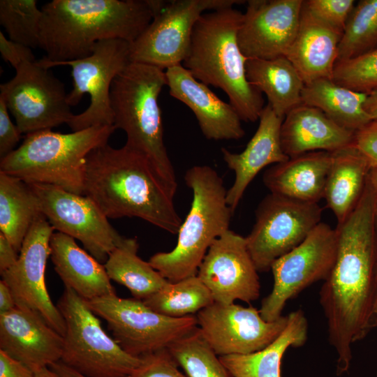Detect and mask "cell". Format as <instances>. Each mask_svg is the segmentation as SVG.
Returning a JSON list of instances; mask_svg holds the SVG:
<instances>
[{
  "instance_id": "ba28073f",
  "label": "cell",
  "mask_w": 377,
  "mask_h": 377,
  "mask_svg": "<svg viewBox=\"0 0 377 377\" xmlns=\"http://www.w3.org/2000/svg\"><path fill=\"white\" fill-rule=\"evenodd\" d=\"M57 306L66 323L61 360L85 377H126L141 364V357L124 351L103 329L87 301L69 288Z\"/></svg>"
},
{
  "instance_id": "ab89813d",
  "label": "cell",
  "mask_w": 377,
  "mask_h": 377,
  "mask_svg": "<svg viewBox=\"0 0 377 377\" xmlns=\"http://www.w3.org/2000/svg\"><path fill=\"white\" fill-rule=\"evenodd\" d=\"M4 99L0 96V159L10 154L21 138V133L12 122Z\"/></svg>"
},
{
  "instance_id": "7dc6e473",
  "label": "cell",
  "mask_w": 377,
  "mask_h": 377,
  "mask_svg": "<svg viewBox=\"0 0 377 377\" xmlns=\"http://www.w3.org/2000/svg\"><path fill=\"white\" fill-rule=\"evenodd\" d=\"M364 108L372 120L377 121V89L367 94Z\"/></svg>"
},
{
  "instance_id": "1f68e13d",
  "label": "cell",
  "mask_w": 377,
  "mask_h": 377,
  "mask_svg": "<svg viewBox=\"0 0 377 377\" xmlns=\"http://www.w3.org/2000/svg\"><path fill=\"white\" fill-rule=\"evenodd\" d=\"M136 238H126L110 253L104 264L110 280L126 287L135 299L145 300L168 281L138 255Z\"/></svg>"
},
{
  "instance_id": "9c48e42d",
  "label": "cell",
  "mask_w": 377,
  "mask_h": 377,
  "mask_svg": "<svg viewBox=\"0 0 377 377\" xmlns=\"http://www.w3.org/2000/svg\"><path fill=\"white\" fill-rule=\"evenodd\" d=\"M87 303L97 316L106 321L121 348L137 357L168 348L198 327L196 316H165L134 297L121 298L114 294Z\"/></svg>"
},
{
  "instance_id": "f5cc1de1",
  "label": "cell",
  "mask_w": 377,
  "mask_h": 377,
  "mask_svg": "<svg viewBox=\"0 0 377 377\" xmlns=\"http://www.w3.org/2000/svg\"><path fill=\"white\" fill-rule=\"evenodd\" d=\"M375 377H377V371H376V376H375Z\"/></svg>"
},
{
  "instance_id": "d4e9b609",
  "label": "cell",
  "mask_w": 377,
  "mask_h": 377,
  "mask_svg": "<svg viewBox=\"0 0 377 377\" xmlns=\"http://www.w3.org/2000/svg\"><path fill=\"white\" fill-rule=\"evenodd\" d=\"M50 246L51 260L64 287L87 301L116 294L104 265L81 249L75 239L54 232Z\"/></svg>"
},
{
  "instance_id": "cb8c5ba5",
  "label": "cell",
  "mask_w": 377,
  "mask_h": 377,
  "mask_svg": "<svg viewBox=\"0 0 377 377\" xmlns=\"http://www.w3.org/2000/svg\"><path fill=\"white\" fill-rule=\"evenodd\" d=\"M354 135L319 109L301 104L285 116L281 143L283 152L290 158L311 151H334L352 143Z\"/></svg>"
},
{
  "instance_id": "30bf717a",
  "label": "cell",
  "mask_w": 377,
  "mask_h": 377,
  "mask_svg": "<svg viewBox=\"0 0 377 377\" xmlns=\"http://www.w3.org/2000/svg\"><path fill=\"white\" fill-rule=\"evenodd\" d=\"M130 43L120 39L98 41L92 53L82 59L51 61L45 57L38 60L41 66H71L73 89L68 93L69 105L79 103L85 94L90 96L88 108L74 114L67 124L75 132L96 126L113 125L110 105V88L114 79L130 64Z\"/></svg>"
},
{
  "instance_id": "8d00e7d4",
  "label": "cell",
  "mask_w": 377,
  "mask_h": 377,
  "mask_svg": "<svg viewBox=\"0 0 377 377\" xmlns=\"http://www.w3.org/2000/svg\"><path fill=\"white\" fill-rule=\"evenodd\" d=\"M332 80L364 94L377 89V48L353 59L337 61Z\"/></svg>"
},
{
  "instance_id": "4316f807",
  "label": "cell",
  "mask_w": 377,
  "mask_h": 377,
  "mask_svg": "<svg viewBox=\"0 0 377 377\" xmlns=\"http://www.w3.org/2000/svg\"><path fill=\"white\" fill-rule=\"evenodd\" d=\"M371 167L353 142L332 151L323 198L342 223L355 207L364 189Z\"/></svg>"
},
{
  "instance_id": "681fc988",
  "label": "cell",
  "mask_w": 377,
  "mask_h": 377,
  "mask_svg": "<svg viewBox=\"0 0 377 377\" xmlns=\"http://www.w3.org/2000/svg\"><path fill=\"white\" fill-rule=\"evenodd\" d=\"M34 377H60L50 367H44L34 371Z\"/></svg>"
},
{
  "instance_id": "3957f363",
  "label": "cell",
  "mask_w": 377,
  "mask_h": 377,
  "mask_svg": "<svg viewBox=\"0 0 377 377\" xmlns=\"http://www.w3.org/2000/svg\"><path fill=\"white\" fill-rule=\"evenodd\" d=\"M41 10L39 47L54 62L84 58L103 40L131 43L154 17L149 0H52Z\"/></svg>"
},
{
  "instance_id": "f35d334b",
  "label": "cell",
  "mask_w": 377,
  "mask_h": 377,
  "mask_svg": "<svg viewBox=\"0 0 377 377\" xmlns=\"http://www.w3.org/2000/svg\"><path fill=\"white\" fill-rule=\"evenodd\" d=\"M140 365L126 377H187L179 369L168 348L141 357Z\"/></svg>"
},
{
  "instance_id": "7a4b0ae2",
  "label": "cell",
  "mask_w": 377,
  "mask_h": 377,
  "mask_svg": "<svg viewBox=\"0 0 377 377\" xmlns=\"http://www.w3.org/2000/svg\"><path fill=\"white\" fill-rule=\"evenodd\" d=\"M84 171V195L107 218L137 217L177 234L182 221L174 196L142 154L125 145L106 144L88 154Z\"/></svg>"
},
{
  "instance_id": "ee69618b",
  "label": "cell",
  "mask_w": 377,
  "mask_h": 377,
  "mask_svg": "<svg viewBox=\"0 0 377 377\" xmlns=\"http://www.w3.org/2000/svg\"><path fill=\"white\" fill-rule=\"evenodd\" d=\"M18 253L6 237L0 232V273L15 264L19 258Z\"/></svg>"
},
{
  "instance_id": "6da1fadb",
  "label": "cell",
  "mask_w": 377,
  "mask_h": 377,
  "mask_svg": "<svg viewBox=\"0 0 377 377\" xmlns=\"http://www.w3.org/2000/svg\"><path fill=\"white\" fill-rule=\"evenodd\" d=\"M376 198L368 176L355 207L335 228L336 260L319 293L328 340L337 355V375L350 367L352 345L372 330Z\"/></svg>"
},
{
  "instance_id": "7402d4cb",
  "label": "cell",
  "mask_w": 377,
  "mask_h": 377,
  "mask_svg": "<svg viewBox=\"0 0 377 377\" xmlns=\"http://www.w3.org/2000/svg\"><path fill=\"white\" fill-rule=\"evenodd\" d=\"M283 119L277 116L267 103L260 113L258 128L244 151L233 153L224 147L221 149L224 162L235 176L226 194L227 202L233 212L248 186L262 169L289 158L281 143Z\"/></svg>"
},
{
  "instance_id": "603a6c76",
  "label": "cell",
  "mask_w": 377,
  "mask_h": 377,
  "mask_svg": "<svg viewBox=\"0 0 377 377\" xmlns=\"http://www.w3.org/2000/svg\"><path fill=\"white\" fill-rule=\"evenodd\" d=\"M341 36L313 15L303 3L297 34L286 57L305 84L321 78L332 80Z\"/></svg>"
},
{
  "instance_id": "836d02e7",
  "label": "cell",
  "mask_w": 377,
  "mask_h": 377,
  "mask_svg": "<svg viewBox=\"0 0 377 377\" xmlns=\"http://www.w3.org/2000/svg\"><path fill=\"white\" fill-rule=\"evenodd\" d=\"M377 48V0L353 7L338 46L337 61L353 59Z\"/></svg>"
},
{
  "instance_id": "5b68a950",
  "label": "cell",
  "mask_w": 377,
  "mask_h": 377,
  "mask_svg": "<svg viewBox=\"0 0 377 377\" xmlns=\"http://www.w3.org/2000/svg\"><path fill=\"white\" fill-rule=\"evenodd\" d=\"M167 85L165 71L141 63L130 64L113 80L110 105L113 126L126 135L125 145L142 154L175 196L177 182L163 140L158 96Z\"/></svg>"
},
{
  "instance_id": "d590c367",
  "label": "cell",
  "mask_w": 377,
  "mask_h": 377,
  "mask_svg": "<svg viewBox=\"0 0 377 377\" xmlns=\"http://www.w3.org/2000/svg\"><path fill=\"white\" fill-rule=\"evenodd\" d=\"M42 17L36 0L0 1V24L13 42L39 47Z\"/></svg>"
},
{
  "instance_id": "4dcf8cb0",
  "label": "cell",
  "mask_w": 377,
  "mask_h": 377,
  "mask_svg": "<svg viewBox=\"0 0 377 377\" xmlns=\"http://www.w3.org/2000/svg\"><path fill=\"white\" fill-rule=\"evenodd\" d=\"M367 96L321 78L304 84L302 101L319 109L340 126L356 132L372 121L364 108Z\"/></svg>"
},
{
  "instance_id": "2e32d148",
  "label": "cell",
  "mask_w": 377,
  "mask_h": 377,
  "mask_svg": "<svg viewBox=\"0 0 377 377\" xmlns=\"http://www.w3.org/2000/svg\"><path fill=\"white\" fill-rule=\"evenodd\" d=\"M202 337L219 356L258 351L275 340L288 323V315L268 322L259 309L235 303L214 302L196 314Z\"/></svg>"
},
{
  "instance_id": "d6986e66",
  "label": "cell",
  "mask_w": 377,
  "mask_h": 377,
  "mask_svg": "<svg viewBox=\"0 0 377 377\" xmlns=\"http://www.w3.org/2000/svg\"><path fill=\"white\" fill-rule=\"evenodd\" d=\"M303 0H251L237 33L247 59L286 57L297 34Z\"/></svg>"
},
{
  "instance_id": "52a82bcc",
  "label": "cell",
  "mask_w": 377,
  "mask_h": 377,
  "mask_svg": "<svg viewBox=\"0 0 377 377\" xmlns=\"http://www.w3.org/2000/svg\"><path fill=\"white\" fill-rule=\"evenodd\" d=\"M113 125L96 126L70 133L51 129L26 135L20 146L1 159L0 172L27 183L44 184L84 195L86 158L108 144Z\"/></svg>"
},
{
  "instance_id": "484cf974",
  "label": "cell",
  "mask_w": 377,
  "mask_h": 377,
  "mask_svg": "<svg viewBox=\"0 0 377 377\" xmlns=\"http://www.w3.org/2000/svg\"><path fill=\"white\" fill-rule=\"evenodd\" d=\"M332 152L316 151L272 165L263 174L265 186L272 193L316 202L323 198Z\"/></svg>"
},
{
  "instance_id": "83f0119b",
  "label": "cell",
  "mask_w": 377,
  "mask_h": 377,
  "mask_svg": "<svg viewBox=\"0 0 377 377\" xmlns=\"http://www.w3.org/2000/svg\"><path fill=\"white\" fill-rule=\"evenodd\" d=\"M309 325L302 310L288 315V323L279 334L264 348L249 354L219 356L232 377H281V360L290 347L304 346Z\"/></svg>"
},
{
  "instance_id": "277c9868",
  "label": "cell",
  "mask_w": 377,
  "mask_h": 377,
  "mask_svg": "<svg viewBox=\"0 0 377 377\" xmlns=\"http://www.w3.org/2000/svg\"><path fill=\"white\" fill-rule=\"evenodd\" d=\"M244 13L229 7L203 13L193 30L190 48L182 66L198 81L221 89L242 121L259 119L264 99L247 80V59L237 33Z\"/></svg>"
},
{
  "instance_id": "f1b7e54d",
  "label": "cell",
  "mask_w": 377,
  "mask_h": 377,
  "mask_svg": "<svg viewBox=\"0 0 377 377\" xmlns=\"http://www.w3.org/2000/svg\"><path fill=\"white\" fill-rule=\"evenodd\" d=\"M246 71L249 83L266 95L268 104L277 116L284 118L302 104V93L305 84L286 57L249 59Z\"/></svg>"
},
{
  "instance_id": "60d3db41",
  "label": "cell",
  "mask_w": 377,
  "mask_h": 377,
  "mask_svg": "<svg viewBox=\"0 0 377 377\" xmlns=\"http://www.w3.org/2000/svg\"><path fill=\"white\" fill-rule=\"evenodd\" d=\"M353 142L367 158L371 169L377 168V121L372 120L355 132Z\"/></svg>"
},
{
  "instance_id": "bcb514c9",
  "label": "cell",
  "mask_w": 377,
  "mask_h": 377,
  "mask_svg": "<svg viewBox=\"0 0 377 377\" xmlns=\"http://www.w3.org/2000/svg\"><path fill=\"white\" fill-rule=\"evenodd\" d=\"M375 237V264H374V297L371 316L370 325L371 330L377 327V215L374 223Z\"/></svg>"
},
{
  "instance_id": "5bb4252c",
  "label": "cell",
  "mask_w": 377,
  "mask_h": 377,
  "mask_svg": "<svg viewBox=\"0 0 377 377\" xmlns=\"http://www.w3.org/2000/svg\"><path fill=\"white\" fill-rule=\"evenodd\" d=\"M15 75L0 85L2 97L21 133L52 129L74 115L62 82L38 60L25 62Z\"/></svg>"
},
{
  "instance_id": "ac0fdd59",
  "label": "cell",
  "mask_w": 377,
  "mask_h": 377,
  "mask_svg": "<svg viewBox=\"0 0 377 377\" xmlns=\"http://www.w3.org/2000/svg\"><path fill=\"white\" fill-rule=\"evenodd\" d=\"M258 273L245 237L228 230L213 242L197 276L215 302L230 304L238 300L249 304L260 296Z\"/></svg>"
},
{
  "instance_id": "7c38bea8",
  "label": "cell",
  "mask_w": 377,
  "mask_h": 377,
  "mask_svg": "<svg viewBox=\"0 0 377 377\" xmlns=\"http://www.w3.org/2000/svg\"><path fill=\"white\" fill-rule=\"evenodd\" d=\"M244 1L174 0L163 2L146 29L130 43L131 62L165 71L186 57L195 23L206 11L233 7Z\"/></svg>"
},
{
  "instance_id": "f907efd6",
  "label": "cell",
  "mask_w": 377,
  "mask_h": 377,
  "mask_svg": "<svg viewBox=\"0 0 377 377\" xmlns=\"http://www.w3.org/2000/svg\"><path fill=\"white\" fill-rule=\"evenodd\" d=\"M369 177L377 195V168L371 169L369 173Z\"/></svg>"
},
{
  "instance_id": "d6a6232c",
  "label": "cell",
  "mask_w": 377,
  "mask_h": 377,
  "mask_svg": "<svg viewBox=\"0 0 377 377\" xmlns=\"http://www.w3.org/2000/svg\"><path fill=\"white\" fill-rule=\"evenodd\" d=\"M142 301L155 312L171 318L193 315L214 302L212 293L197 275L177 282L168 281Z\"/></svg>"
},
{
  "instance_id": "c3c4849f",
  "label": "cell",
  "mask_w": 377,
  "mask_h": 377,
  "mask_svg": "<svg viewBox=\"0 0 377 377\" xmlns=\"http://www.w3.org/2000/svg\"><path fill=\"white\" fill-rule=\"evenodd\" d=\"M50 368L60 377H85L64 364L61 361L52 364L50 366Z\"/></svg>"
},
{
  "instance_id": "f6af8a7d",
  "label": "cell",
  "mask_w": 377,
  "mask_h": 377,
  "mask_svg": "<svg viewBox=\"0 0 377 377\" xmlns=\"http://www.w3.org/2000/svg\"><path fill=\"white\" fill-rule=\"evenodd\" d=\"M16 306L14 297L6 283L0 281V315L4 314Z\"/></svg>"
},
{
  "instance_id": "8fae6325",
  "label": "cell",
  "mask_w": 377,
  "mask_h": 377,
  "mask_svg": "<svg viewBox=\"0 0 377 377\" xmlns=\"http://www.w3.org/2000/svg\"><path fill=\"white\" fill-rule=\"evenodd\" d=\"M323 208L270 193L259 203L256 221L245 237L258 272H268L273 263L300 244L321 221Z\"/></svg>"
},
{
  "instance_id": "e0dca14e",
  "label": "cell",
  "mask_w": 377,
  "mask_h": 377,
  "mask_svg": "<svg viewBox=\"0 0 377 377\" xmlns=\"http://www.w3.org/2000/svg\"><path fill=\"white\" fill-rule=\"evenodd\" d=\"M53 228L45 216L37 220L26 235L15 264L1 273L16 305L38 312L60 335L66 332L65 320L48 293L45 271L51 249Z\"/></svg>"
},
{
  "instance_id": "8992f818",
  "label": "cell",
  "mask_w": 377,
  "mask_h": 377,
  "mask_svg": "<svg viewBox=\"0 0 377 377\" xmlns=\"http://www.w3.org/2000/svg\"><path fill=\"white\" fill-rule=\"evenodd\" d=\"M185 183L192 191L191 207L177 232L175 247L158 252L150 265L170 282L196 276L213 242L229 230L233 211L227 202V190L219 173L209 165L187 170Z\"/></svg>"
},
{
  "instance_id": "44dd1931",
  "label": "cell",
  "mask_w": 377,
  "mask_h": 377,
  "mask_svg": "<svg viewBox=\"0 0 377 377\" xmlns=\"http://www.w3.org/2000/svg\"><path fill=\"white\" fill-rule=\"evenodd\" d=\"M165 73L170 96L191 109L207 139L239 140L244 135L242 119L235 108L182 64L168 68Z\"/></svg>"
},
{
  "instance_id": "816d5d0a",
  "label": "cell",
  "mask_w": 377,
  "mask_h": 377,
  "mask_svg": "<svg viewBox=\"0 0 377 377\" xmlns=\"http://www.w3.org/2000/svg\"><path fill=\"white\" fill-rule=\"evenodd\" d=\"M375 214L376 215H377V198H376V203H375Z\"/></svg>"
},
{
  "instance_id": "f546056e",
  "label": "cell",
  "mask_w": 377,
  "mask_h": 377,
  "mask_svg": "<svg viewBox=\"0 0 377 377\" xmlns=\"http://www.w3.org/2000/svg\"><path fill=\"white\" fill-rule=\"evenodd\" d=\"M43 216L39 199L31 185L0 172V232L18 253L30 228Z\"/></svg>"
},
{
  "instance_id": "b9f144b4",
  "label": "cell",
  "mask_w": 377,
  "mask_h": 377,
  "mask_svg": "<svg viewBox=\"0 0 377 377\" xmlns=\"http://www.w3.org/2000/svg\"><path fill=\"white\" fill-rule=\"evenodd\" d=\"M0 52L2 59L15 70L22 64L36 61L31 48L8 39L0 31Z\"/></svg>"
},
{
  "instance_id": "74e56055",
  "label": "cell",
  "mask_w": 377,
  "mask_h": 377,
  "mask_svg": "<svg viewBox=\"0 0 377 377\" xmlns=\"http://www.w3.org/2000/svg\"><path fill=\"white\" fill-rule=\"evenodd\" d=\"M303 3L313 15L341 34L355 6L353 0H304Z\"/></svg>"
},
{
  "instance_id": "9a60e30c",
  "label": "cell",
  "mask_w": 377,
  "mask_h": 377,
  "mask_svg": "<svg viewBox=\"0 0 377 377\" xmlns=\"http://www.w3.org/2000/svg\"><path fill=\"white\" fill-rule=\"evenodd\" d=\"M37 195L43 214L54 230L82 242L98 262L105 263L125 239L90 198L44 184H29Z\"/></svg>"
},
{
  "instance_id": "4fadbf2b",
  "label": "cell",
  "mask_w": 377,
  "mask_h": 377,
  "mask_svg": "<svg viewBox=\"0 0 377 377\" xmlns=\"http://www.w3.org/2000/svg\"><path fill=\"white\" fill-rule=\"evenodd\" d=\"M337 251L336 230L321 221L300 244L276 260L270 269L273 288L259 309L262 318L268 322L279 319L288 300L314 283L325 281Z\"/></svg>"
},
{
  "instance_id": "ffe728a7",
  "label": "cell",
  "mask_w": 377,
  "mask_h": 377,
  "mask_svg": "<svg viewBox=\"0 0 377 377\" xmlns=\"http://www.w3.org/2000/svg\"><path fill=\"white\" fill-rule=\"evenodd\" d=\"M64 337L37 311L16 305L0 315V350L34 372L61 360Z\"/></svg>"
},
{
  "instance_id": "7bdbcfd3",
  "label": "cell",
  "mask_w": 377,
  "mask_h": 377,
  "mask_svg": "<svg viewBox=\"0 0 377 377\" xmlns=\"http://www.w3.org/2000/svg\"><path fill=\"white\" fill-rule=\"evenodd\" d=\"M0 377H34V372L24 363L0 350Z\"/></svg>"
},
{
  "instance_id": "e575fe53",
  "label": "cell",
  "mask_w": 377,
  "mask_h": 377,
  "mask_svg": "<svg viewBox=\"0 0 377 377\" xmlns=\"http://www.w3.org/2000/svg\"><path fill=\"white\" fill-rule=\"evenodd\" d=\"M168 350L187 377H232L198 327L172 343Z\"/></svg>"
}]
</instances>
